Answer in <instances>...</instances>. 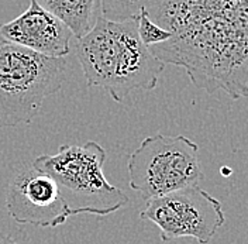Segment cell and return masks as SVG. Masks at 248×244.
Segmentation results:
<instances>
[{"label": "cell", "mask_w": 248, "mask_h": 244, "mask_svg": "<svg viewBox=\"0 0 248 244\" xmlns=\"http://www.w3.org/2000/svg\"><path fill=\"white\" fill-rule=\"evenodd\" d=\"M170 33L150 51L207 93L248 96V0H159L148 13Z\"/></svg>", "instance_id": "6da1fadb"}, {"label": "cell", "mask_w": 248, "mask_h": 244, "mask_svg": "<svg viewBox=\"0 0 248 244\" xmlns=\"http://www.w3.org/2000/svg\"><path fill=\"white\" fill-rule=\"evenodd\" d=\"M77 55L89 86L124 103L133 93L153 91L165 64L141 43L137 18L110 21L99 17L92 30L78 38Z\"/></svg>", "instance_id": "7a4b0ae2"}, {"label": "cell", "mask_w": 248, "mask_h": 244, "mask_svg": "<svg viewBox=\"0 0 248 244\" xmlns=\"http://www.w3.org/2000/svg\"><path fill=\"white\" fill-rule=\"evenodd\" d=\"M106 150L96 141L63 144L58 153L44 154L32 167L48 174L58 185L60 194L72 216H108L128 205L123 191L108 182L103 168Z\"/></svg>", "instance_id": "3957f363"}, {"label": "cell", "mask_w": 248, "mask_h": 244, "mask_svg": "<svg viewBox=\"0 0 248 244\" xmlns=\"http://www.w3.org/2000/svg\"><path fill=\"white\" fill-rule=\"evenodd\" d=\"M63 58H49L27 48L0 44V129L29 124L48 96L62 88Z\"/></svg>", "instance_id": "277c9868"}, {"label": "cell", "mask_w": 248, "mask_h": 244, "mask_svg": "<svg viewBox=\"0 0 248 244\" xmlns=\"http://www.w3.org/2000/svg\"><path fill=\"white\" fill-rule=\"evenodd\" d=\"M130 188L153 199L204 178L199 161V146L185 136L155 134L144 138L128 157Z\"/></svg>", "instance_id": "5b68a950"}, {"label": "cell", "mask_w": 248, "mask_h": 244, "mask_svg": "<svg viewBox=\"0 0 248 244\" xmlns=\"http://www.w3.org/2000/svg\"><path fill=\"white\" fill-rule=\"evenodd\" d=\"M140 219L154 223L162 242L192 237L201 244L210 243L226 223L221 202L199 185L148 199Z\"/></svg>", "instance_id": "8992f818"}, {"label": "cell", "mask_w": 248, "mask_h": 244, "mask_svg": "<svg viewBox=\"0 0 248 244\" xmlns=\"http://www.w3.org/2000/svg\"><path fill=\"white\" fill-rule=\"evenodd\" d=\"M6 208L16 223L37 228H58L72 217L57 182L32 165L21 169L10 181Z\"/></svg>", "instance_id": "52a82bcc"}, {"label": "cell", "mask_w": 248, "mask_h": 244, "mask_svg": "<svg viewBox=\"0 0 248 244\" xmlns=\"http://www.w3.org/2000/svg\"><path fill=\"white\" fill-rule=\"evenodd\" d=\"M72 38V31L35 0H30L27 10L12 21L0 24L1 43L23 47L49 58L66 57Z\"/></svg>", "instance_id": "ba28073f"}, {"label": "cell", "mask_w": 248, "mask_h": 244, "mask_svg": "<svg viewBox=\"0 0 248 244\" xmlns=\"http://www.w3.org/2000/svg\"><path fill=\"white\" fill-rule=\"evenodd\" d=\"M43 9L58 17L75 38L92 30L100 17L99 0H35Z\"/></svg>", "instance_id": "9c48e42d"}, {"label": "cell", "mask_w": 248, "mask_h": 244, "mask_svg": "<svg viewBox=\"0 0 248 244\" xmlns=\"http://www.w3.org/2000/svg\"><path fill=\"white\" fill-rule=\"evenodd\" d=\"M159 0H99L100 15L110 21L134 20L142 10L148 13Z\"/></svg>", "instance_id": "30bf717a"}, {"label": "cell", "mask_w": 248, "mask_h": 244, "mask_svg": "<svg viewBox=\"0 0 248 244\" xmlns=\"http://www.w3.org/2000/svg\"><path fill=\"white\" fill-rule=\"evenodd\" d=\"M137 33L140 40L147 48L159 46L170 38V33L162 29L150 17L147 10H142L137 17Z\"/></svg>", "instance_id": "8fae6325"}, {"label": "cell", "mask_w": 248, "mask_h": 244, "mask_svg": "<svg viewBox=\"0 0 248 244\" xmlns=\"http://www.w3.org/2000/svg\"><path fill=\"white\" fill-rule=\"evenodd\" d=\"M0 244H18L10 236H0Z\"/></svg>", "instance_id": "7c38bea8"}]
</instances>
